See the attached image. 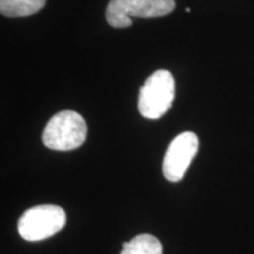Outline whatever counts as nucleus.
<instances>
[{
  "label": "nucleus",
  "instance_id": "nucleus-5",
  "mask_svg": "<svg viewBox=\"0 0 254 254\" xmlns=\"http://www.w3.org/2000/svg\"><path fill=\"white\" fill-rule=\"evenodd\" d=\"M199 139L195 133L184 132L171 141L164 157L163 172L170 182H179L185 176L193 159L198 153Z\"/></svg>",
  "mask_w": 254,
  "mask_h": 254
},
{
  "label": "nucleus",
  "instance_id": "nucleus-6",
  "mask_svg": "<svg viewBox=\"0 0 254 254\" xmlns=\"http://www.w3.org/2000/svg\"><path fill=\"white\" fill-rule=\"evenodd\" d=\"M46 0H0V12L6 17H28L39 12Z\"/></svg>",
  "mask_w": 254,
  "mask_h": 254
},
{
  "label": "nucleus",
  "instance_id": "nucleus-1",
  "mask_svg": "<svg viewBox=\"0 0 254 254\" xmlns=\"http://www.w3.org/2000/svg\"><path fill=\"white\" fill-rule=\"evenodd\" d=\"M87 125L78 112L60 111L49 120L43 133V142L55 151H72L84 144Z\"/></svg>",
  "mask_w": 254,
  "mask_h": 254
},
{
  "label": "nucleus",
  "instance_id": "nucleus-7",
  "mask_svg": "<svg viewBox=\"0 0 254 254\" xmlns=\"http://www.w3.org/2000/svg\"><path fill=\"white\" fill-rule=\"evenodd\" d=\"M120 254H163V245L152 234H139L128 243L123 244Z\"/></svg>",
  "mask_w": 254,
  "mask_h": 254
},
{
  "label": "nucleus",
  "instance_id": "nucleus-2",
  "mask_svg": "<svg viewBox=\"0 0 254 254\" xmlns=\"http://www.w3.org/2000/svg\"><path fill=\"white\" fill-rule=\"evenodd\" d=\"M174 97L176 85L172 74L165 69H159L140 88L138 100L139 112L148 119L160 118L171 109Z\"/></svg>",
  "mask_w": 254,
  "mask_h": 254
},
{
  "label": "nucleus",
  "instance_id": "nucleus-4",
  "mask_svg": "<svg viewBox=\"0 0 254 254\" xmlns=\"http://www.w3.org/2000/svg\"><path fill=\"white\" fill-rule=\"evenodd\" d=\"M174 0H111L106 9V20L114 28L132 25V18H155L170 14Z\"/></svg>",
  "mask_w": 254,
  "mask_h": 254
},
{
  "label": "nucleus",
  "instance_id": "nucleus-3",
  "mask_svg": "<svg viewBox=\"0 0 254 254\" xmlns=\"http://www.w3.org/2000/svg\"><path fill=\"white\" fill-rule=\"evenodd\" d=\"M66 224V214L56 205H39L27 209L18 222V232L27 241H39L55 236Z\"/></svg>",
  "mask_w": 254,
  "mask_h": 254
}]
</instances>
